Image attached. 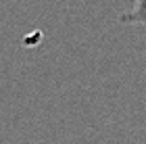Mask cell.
Instances as JSON below:
<instances>
[{"mask_svg":"<svg viewBox=\"0 0 146 144\" xmlns=\"http://www.w3.org/2000/svg\"><path fill=\"white\" fill-rule=\"evenodd\" d=\"M119 21L127 25H140L146 29V0H136L134 6L119 17Z\"/></svg>","mask_w":146,"mask_h":144,"instance_id":"6da1fadb","label":"cell"}]
</instances>
